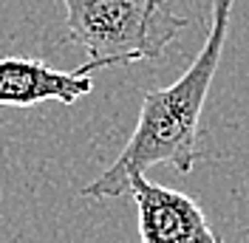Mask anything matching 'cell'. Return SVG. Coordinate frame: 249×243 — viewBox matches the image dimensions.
Returning <instances> with one entry per match:
<instances>
[{
	"mask_svg": "<svg viewBox=\"0 0 249 243\" xmlns=\"http://www.w3.org/2000/svg\"><path fill=\"white\" fill-rule=\"evenodd\" d=\"M91 91L93 76L82 65L74 71H57L31 57L0 60V107H34L40 102L74 105Z\"/></svg>",
	"mask_w": 249,
	"mask_h": 243,
	"instance_id": "obj_4",
	"label": "cell"
},
{
	"mask_svg": "<svg viewBox=\"0 0 249 243\" xmlns=\"http://www.w3.org/2000/svg\"><path fill=\"white\" fill-rule=\"evenodd\" d=\"M127 195L136 204L142 243H224L193 198L153 184L144 173L130 175Z\"/></svg>",
	"mask_w": 249,
	"mask_h": 243,
	"instance_id": "obj_3",
	"label": "cell"
},
{
	"mask_svg": "<svg viewBox=\"0 0 249 243\" xmlns=\"http://www.w3.org/2000/svg\"><path fill=\"white\" fill-rule=\"evenodd\" d=\"M232 6L235 0H213L210 31L201 51L173 85L144 91L133 136L127 139L124 150L110 167H105L91 184L79 190L82 198H122L127 195L130 175L136 173L167 164L176 173L187 175L196 167V161H201V110L221 65Z\"/></svg>",
	"mask_w": 249,
	"mask_h": 243,
	"instance_id": "obj_1",
	"label": "cell"
},
{
	"mask_svg": "<svg viewBox=\"0 0 249 243\" xmlns=\"http://www.w3.org/2000/svg\"><path fill=\"white\" fill-rule=\"evenodd\" d=\"M62 6L65 37L88 54L85 71L161 60L164 48L190 26L167 0H62Z\"/></svg>",
	"mask_w": 249,
	"mask_h": 243,
	"instance_id": "obj_2",
	"label": "cell"
}]
</instances>
